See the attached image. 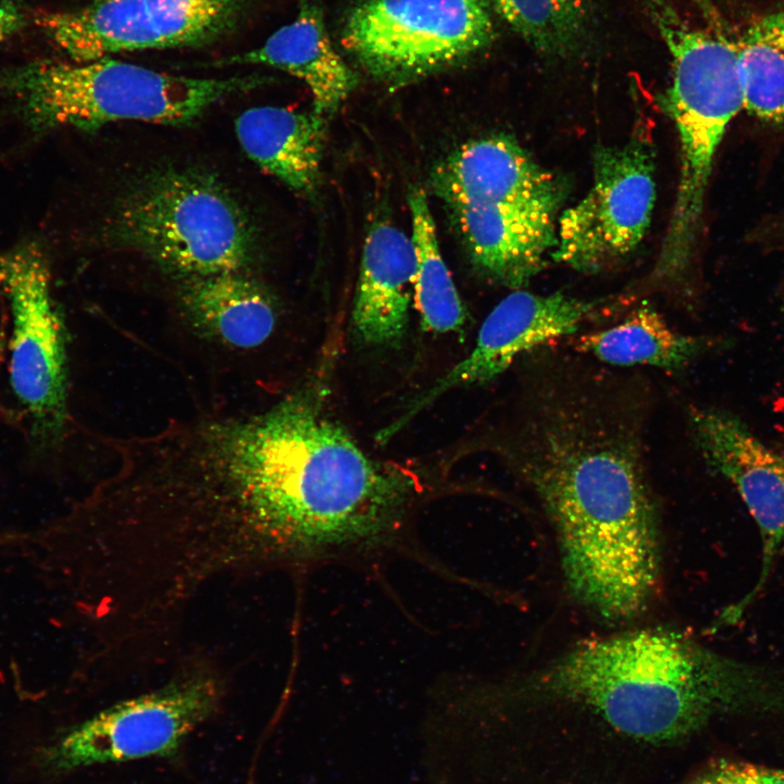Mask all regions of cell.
<instances>
[{"mask_svg":"<svg viewBox=\"0 0 784 784\" xmlns=\"http://www.w3.org/2000/svg\"><path fill=\"white\" fill-rule=\"evenodd\" d=\"M689 422L705 462L733 485L761 537V566L755 585L723 610L715 624L733 625L764 589L784 548V454L764 444L726 411L693 407Z\"/></svg>","mask_w":784,"mask_h":784,"instance_id":"cell-12","label":"cell"},{"mask_svg":"<svg viewBox=\"0 0 784 784\" xmlns=\"http://www.w3.org/2000/svg\"><path fill=\"white\" fill-rule=\"evenodd\" d=\"M684 784H743V761L714 760Z\"/></svg>","mask_w":784,"mask_h":784,"instance_id":"cell-24","label":"cell"},{"mask_svg":"<svg viewBox=\"0 0 784 784\" xmlns=\"http://www.w3.org/2000/svg\"><path fill=\"white\" fill-rule=\"evenodd\" d=\"M235 130L242 148L261 169L297 193L316 191L326 135L323 115L254 107L238 115Z\"/></svg>","mask_w":784,"mask_h":784,"instance_id":"cell-17","label":"cell"},{"mask_svg":"<svg viewBox=\"0 0 784 784\" xmlns=\"http://www.w3.org/2000/svg\"><path fill=\"white\" fill-rule=\"evenodd\" d=\"M264 81L257 75L188 77L110 57L73 63L39 60L0 69V94L34 133L64 126L94 131L118 121L183 125Z\"/></svg>","mask_w":784,"mask_h":784,"instance_id":"cell-3","label":"cell"},{"mask_svg":"<svg viewBox=\"0 0 784 784\" xmlns=\"http://www.w3.org/2000/svg\"><path fill=\"white\" fill-rule=\"evenodd\" d=\"M707 336L673 330L651 305L641 304L617 324L575 338V353L615 367L651 366L679 371L713 347Z\"/></svg>","mask_w":784,"mask_h":784,"instance_id":"cell-19","label":"cell"},{"mask_svg":"<svg viewBox=\"0 0 784 784\" xmlns=\"http://www.w3.org/2000/svg\"><path fill=\"white\" fill-rule=\"evenodd\" d=\"M431 182L448 206L513 205L558 212L565 197L564 183L506 135L461 145L436 167Z\"/></svg>","mask_w":784,"mask_h":784,"instance_id":"cell-13","label":"cell"},{"mask_svg":"<svg viewBox=\"0 0 784 784\" xmlns=\"http://www.w3.org/2000/svg\"><path fill=\"white\" fill-rule=\"evenodd\" d=\"M412 492L411 478L368 457L314 392L258 414L252 495L264 566L382 542Z\"/></svg>","mask_w":784,"mask_h":784,"instance_id":"cell-2","label":"cell"},{"mask_svg":"<svg viewBox=\"0 0 784 784\" xmlns=\"http://www.w3.org/2000/svg\"><path fill=\"white\" fill-rule=\"evenodd\" d=\"M218 674L188 666L163 685L121 700L72 728L40 756L52 773L91 764L173 755L218 708Z\"/></svg>","mask_w":784,"mask_h":784,"instance_id":"cell-7","label":"cell"},{"mask_svg":"<svg viewBox=\"0 0 784 784\" xmlns=\"http://www.w3.org/2000/svg\"><path fill=\"white\" fill-rule=\"evenodd\" d=\"M0 294L10 311L8 376L36 450L57 443L66 419L63 321L40 247L26 242L0 253Z\"/></svg>","mask_w":784,"mask_h":784,"instance_id":"cell-6","label":"cell"},{"mask_svg":"<svg viewBox=\"0 0 784 784\" xmlns=\"http://www.w3.org/2000/svg\"><path fill=\"white\" fill-rule=\"evenodd\" d=\"M180 296L195 329L230 347H257L275 326L270 295L243 271L188 278Z\"/></svg>","mask_w":784,"mask_h":784,"instance_id":"cell-18","label":"cell"},{"mask_svg":"<svg viewBox=\"0 0 784 784\" xmlns=\"http://www.w3.org/2000/svg\"><path fill=\"white\" fill-rule=\"evenodd\" d=\"M412 242L416 256L414 297L425 329L448 332L465 322V310L442 258L436 224L425 193H409Z\"/></svg>","mask_w":784,"mask_h":784,"instance_id":"cell-20","label":"cell"},{"mask_svg":"<svg viewBox=\"0 0 784 784\" xmlns=\"http://www.w3.org/2000/svg\"><path fill=\"white\" fill-rule=\"evenodd\" d=\"M743 784H784V769L743 761Z\"/></svg>","mask_w":784,"mask_h":784,"instance_id":"cell-26","label":"cell"},{"mask_svg":"<svg viewBox=\"0 0 784 784\" xmlns=\"http://www.w3.org/2000/svg\"><path fill=\"white\" fill-rule=\"evenodd\" d=\"M113 244L187 279L243 271L254 259L252 220L216 176L164 169L135 183L108 222Z\"/></svg>","mask_w":784,"mask_h":784,"instance_id":"cell-5","label":"cell"},{"mask_svg":"<svg viewBox=\"0 0 784 784\" xmlns=\"http://www.w3.org/2000/svg\"><path fill=\"white\" fill-rule=\"evenodd\" d=\"M492 36L485 0H365L343 42L373 76L402 83L463 60Z\"/></svg>","mask_w":784,"mask_h":784,"instance_id":"cell-8","label":"cell"},{"mask_svg":"<svg viewBox=\"0 0 784 784\" xmlns=\"http://www.w3.org/2000/svg\"><path fill=\"white\" fill-rule=\"evenodd\" d=\"M415 269L411 236L387 222L373 224L364 244L352 315L360 342L385 345L401 340L414 294Z\"/></svg>","mask_w":784,"mask_h":784,"instance_id":"cell-15","label":"cell"},{"mask_svg":"<svg viewBox=\"0 0 784 784\" xmlns=\"http://www.w3.org/2000/svg\"><path fill=\"white\" fill-rule=\"evenodd\" d=\"M657 24L672 60L663 103L679 139L675 200L650 282L677 283L696 246L707 187L724 135L743 108L737 46L662 13Z\"/></svg>","mask_w":784,"mask_h":784,"instance_id":"cell-4","label":"cell"},{"mask_svg":"<svg viewBox=\"0 0 784 784\" xmlns=\"http://www.w3.org/2000/svg\"><path fill=\"white\" fill-rule=\"evenodd\" d=\"M607 305L604 299H583L561 292L549 295L512 292L487 316L473 351L414 399L396 420L377 434V440L381 443L390 440L450 390L488 382L523 355L574 334Z\"/></svg>","mask_w":784,"mask_h":784,"instance_id":"cell-11","label":"cell"},{"mask_svg":"<svg viewBox=\"0 0 784 784\" xmlns=\"http://www.w3.org/2000/svg\"><path fill=\"white\" fill-rule=\"evenodd\" d=\"M26 13L14 0H0V42L26 25Z\"/></svg>","mask_w":784,"mask_h":784,"instance_id":"cell-25","label":"cell"},{"mask_svg":"<svg viewBox=\"0 0 784 784\" xmlns=\"http://www.w3.org/2000/svg\"><path fill=\"white\" fill-rule=\"evenodd\" d=\"M249 0H93L41 12L36 24L74 62L112 53L209 44L230 33Z\"/></svg>","mask_w":784,"mask_h":784,"instance_id":"cell-10","label":"cell"},{"mask_svg":"<svg viewBox=\"0 0 784 784\" xmlns=\"http://www.w3.org/2000/svg\"><path fill=\"white\" fill-rule=\"evenodd\" d=\"M491 1L500 15L541 52L566 53L584 34L587 0Z\"/></svg>","mask_w":784,"mask_h":784,"instance_id":"cell-21","label":"cell"},{"mask_svg":"<svg viewBox=\"0 0 784 784\" xmlns=\"http://www.w3.org/2000/svg\"><path fill=\"white\" fill-rule=\"evenodd\" d=\"M473 265L488 279L519 290L556 243L558 212L513 205H450Z\"/></svg>","mask_w":784,"mask_h":784,"instance_id":"cell-14","label":"cell"},{"mask_svg":"<svg viewBox=\"0 0 784 784\" xmlns=\"http://www.w3.org/2000/svg\"><path fill=\"white\" fill-rule=\"evenodd\" d=\"M739 41L760 50L784 68V7L755 21Z\"/></svg>","mask_w":784,"mask_h":784,"instance_id":"cell-23","label":"cell"},{"mask_svg":"<svg viewBox=\"0 0 784 784\" xmlns=\"http://www.w3.org/2000/svg\"><path fill=\"white\" fill-rule=\"evenodd\" d=\"M736 46L744 110L784 128V68L754 47L739 41Z\"/></svg>","mask_w":784,"mask_h":784,"instance_id":"cell-22","label":"cell"},{"mask_svg":"<svg viewBox=\"0 0 784 784\" xmlns=\"http://www.w3.org/2000/svg\"><path fill=\"white\" fill-rule=\"evenodd\" d=\"M588 713L625 749L679 746L725 714L784 711V674L682 634L635 630L584 641L519 688Z\"/></svg>","mask_w":784,"mask_h":784,"instance_id":"cell-1","label":"cell"},{"mask_svg":"<svg viewBox=\"0 0 784 784\" xmlns=\"http://www.w3.org/2000/svg\"><path fill=\"white\" fill-rule=\"evenodd\" d=\"M224 64H260L284 71L309 88L314 111L335 112L356 85L355 74L332 47L320 12L305 4L296 19L249 51Z\"/></svg>","mask_w":784,"mask_h":784,"instance_id":"cell-16","label":"cell"},{"mask_svg":"<svg viewBox=\"0 0 784 784\" xmlns=\"http://www.w3.org/2000/svg\"><path fill=\"white\" fill-rule=\"evenodd\" d=\"M656 201L653 149L634 136L600 146L587 194L558 219L552 258L584 273L615 266L640 244Z\"/></svg>","mask_w":784,"mask_h":784,"instance_id":"cell-9","label":"cell"}]
</instances>
